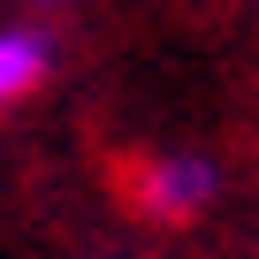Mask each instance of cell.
<instances>
[{"instance_id":"obj_1","label":"cell","mask_w":259,"mask_h":259,"mask_svg":"<svg viewBox=\"0 0 259 259\" xmlns=\"http://www.w3.org/2000/svg\"><path fill=\"white\" fill-rule=\"evenodd\" d=\"M130 191H138V206L160 213V221H191V213H206V198L221 191V176L198 153H160V160H145L138 176H130Z\"/></svg>"},{"instance_id":"obj_2","label":"cell","mask_w":259,"mask_h":259,"mask_svg":"<svg viewBox=\"0 0 259 259\" xmlns=\"http://www.w3.org/2000/svg\"><path fill=\"white\" fill-rule=\"evenodd\" d=\"M46 61H54V46H46L38 31H0V107L31 99V92L46 84Z\"/></svg>"}]
</instances>
